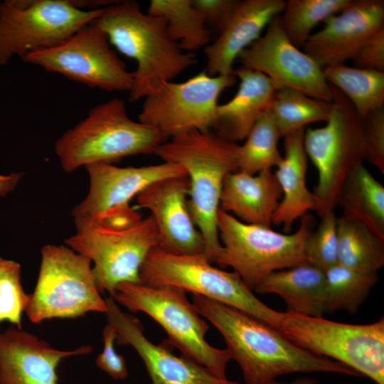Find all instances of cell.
<instances>
[{
	"instance_id": "4fadbf2b",
	"label": "cell",
	"mask_w": 384,
	"mask_h": 384,
	"mask_svg": "<svg viewBox=\"0 0 384 384\" xmlns=\"http://www.w3.org/2000/svg\"><path fill=\"white\" fill-rule=\"evenodd\" d=\"M235 81L234 74L210 76L204 70L183 82H166L145 97L139 122L166 139L193 130L209 132L219 96Z\"/></svg>"
},
{
	"instance_id": "ab89813d",
	"label": "cell",
	"mask_w": 384,
	"mask_h": 384,
	"mask_svg": "<svg viewBox=\"0 0 384 384\" xmlns=\"http://www.w3.org/2000/svg\"><path fill=\"white\" fill-rule=\"evenodd\" d=\"M22 175L20 173H12L9 175L0 174V196H4L12 191Z\"/></svg>"
},
{
	"instance_id": "d4e9b609",
	"label": "cell",
	"mask_w": 384,
	"mask_h": 384,
	"mask_svg": "<svg viewBox=\"0 0 384 384\" xmlns=\"http://www.w3.org/2000/svg\"><path fill=\"white\" fill-rule=\"evenodd\" d=\"M255 292L278 295L288 312L316 317L325 314V273L309 263L272 272Z\"/></svg>"
},
{
	"instance_id": "ba28073f",
	"label": "cell",
	"mask_w": 384,
	"mask_h": 384,
	"mask_svg": "<svg viewBox=\"0 0 384 384\" xmlns=\"http://www.w3.org/2000/svg\"><path fill=\"white\" fill-rule=\"evenodd\" d=\"M186 292L171 287H150L142 284H119L112 297L132 312H143L165 330L169 342L182 356L205 367L215 376L227 378L230 359L226 348L210 345L205 336L209 329Z\"/></svg>"
},
{
	"instance_id": "f546056e",
	"label": "cell",
	"mask_w": 384,
	"mask_h": 384,
	"mask_svg": "<svg viewBox=\"0 0 384 384\" xmlns=\"http://www.w3.org/2000/svg\"><path fill=\"white\" fill-rule=\"evenodd\" d=\"M338 263L368 272L384 265V242L366 228L343 217L337 218Z\"/></svg>"
},
{
	"instance_id": "7402d4cb",
	"label": "cell",
	"mask_w": 384,
	"mask_h": 384,
	"mask_svg": "<svg viewBox=\"0 0 384 384\" xmlns=\"http://www.w3.org/2000/svg\"><path fill=\"white\" fill-rule=\"evenodd\" d=\"M233 74L240 80L228 102L218 105L213 128L232 142L245 140L260 117L270 109L277 89L263 73L240 66Z\"/></svg>"
},
{
	"instance_id": "e0dca14e",
	"label": "cell",
	"mask_w": 384,
	"mask_h": 384,
	"mask_svg": "<svg viewBox=\"0 0 384 384\" xmlns=\"http://www.w3.org/2000/svg\"><path fill=\"white\" fill-rule=\"evenodd\" d=\"M324 24L303 46L322 70L352 60L366 41L384 28V1L353 0Z\"/></svg>"
},
{
	"instance_id": "ac0fdd59",
	"label": "cell",
	"mask_w": 384,
	"mask_h": 384,
	"mask_svg": "<svg viewBox=\"0 0 384 384\" xmlns=\"http://www.w3.org/2000/svg\"><path fill=\"white\" fill-rule=\"evenodd\" d=\"M187 176L157 181L137 196V206L151 212L160 248L177 255L204 254L203 238L188 208Z\"/></svg>"
},
{
	"instance_id": "8fae6325",
	"label": "cell",
	"mask_w": 384,
	"mask_h": 384,
	"mask_svg": "<svg viewBox=\"0 0 384 384\" xmlns=\"http://www.w3.org/2000/svg\"><path fill=\"white\" fill-rule=\"evenodd\" d=\"M91 265L87 257L70 247L43 246L37 282L25 309L28 319L39 324L88 312L106 313V302L97 287Z\"/></svg>"
},
{
	"instance_id": "5b68a950",
	"label": "cell",
	"mask_w": 384,
	"mask_h": 384,
	"mask_svg": "<svg viewBox=\"0 0 384 384\" xmlns=\"http://www.w3.org/2000/svg\"><path fill=\"white\" fill-rule=\"evenodd\" d=\"M313 218L307 213L300 218L292 233H280L272 228L245 223L219 210L218 230L221 245L215 262L230 267L243 282L255 291L270 274L309 263L306 242Z\"/></svg>"
},
{
	"instance_id": "6da1fadb",
	"label": "cell",
	"mask_w": 384,
	"mask_h": 384,
	"mask_svg": "<svg viewBox=\"0 0 384 384\" xmlns=\"http://www.w3.org/2000/svg\"><path fill=\"white\" fill-rule=\"evenodd\" d=\"M198 314L221 334L246 384H270L293 373L361 375L348 366L296 346L277 329L233 307L192 294Z\"/></svg>"
},
{
	"instance_id": "f35d334b",
	"label": "cell",
	"mask_w": 384,
	"mask_h": 384,
	"mask_svg": "<svg viewBox=\"0 0 384 384\" xmlns=\"http://www.w3.org/2000/svg\"><path fill=\"white\" fill-rule=\"evenodd\" d=\"M238 0H192L195 9L206 24L221 29L233 13Z\"/></svg>"
},
{
	"instance_id": "ffe728a7",
	"label": "cell",
	"mask_w": 384,
	"mask_h": 384,
	"mask_svg": "<svg viewBox=\"0 0 384 384\" xmlns=\"http://www.w3.org/2000/svg\"><path fill=\"white\" fill-rule=\"evenodd\" d=\"M92 350L90 346L57 349L22 329L9 327L0 332V384H58L60 362Z\"/></svg>"
},
{
	"instance_id": "44dd1931",
	"label": "cell",
	"mask_w": 384,
	"mask_h": 384,
	"mask_svg": "<svg viewBox=\"0 0 384 384\" xmlns=\"http://www.w3.org/2000/svg\"><path fill=\"white\" fill-rule=\"evenodd\" d=\"M283 0L238 1L216 40L204 48L206 72L210 76L233 74L240 53L257 40L283 11Z\"/></svg>"
},
{
	"instance_id": "e575fe53",
	"label": "cell",
	"mask_w": 384,
	"mask_h": 384,
	"mask_svg": "<svg viewBox=\"0 0 384 384\" xmlns=\"http://www.w3.org/2000/svg\"><path fill=\"white\" fill-rule=\"evenodd\" d=\"M321 221L306 242L308 262L325 271L338 263L337 217L331 211Z\"/></svg>"
},
{
	"instance_id": "836d02e7",
	"label": "cell",
	"mask_w": 384,
	"mask_h": 384,
	"mask_svg": "<svg viewBox=\"0 0 384 384\" xmlns=\"http://www.w3.org/2000/svg\"><path fill=\"white\" fill-rule=\"evenodd\" d=\"M28 299L21 284L20 264L0 257V323L7 321L22 329Z\"/></svg>"
},
{
	"instance_id": "8992f818",
	"label": "cell",
	"mask_w": 384,
	"mask_h": 384,
	"mask_svg": "<svg viewBox=\"0 0 384 384\" xmlns=\"http://www.w3.org/2000/svg\"><path fill=\"white\" fill-rule=\"evenodd\" d=\"M139 279L144 285L171 287L203 296L243 311L275 329L283 315L260 300L237 273L213 267L204 254L177 255L157 246L142 264Z\"/></svg>"
},
{
	"instance_id": "83f0119b",
	"label": "cell",
	"mask_w": 384,
	"mask_h": 384,
	"mask_svg": "<svg viewBox=\"0 0 384 384\" xmlns=\"http://www.w3.org/2000/svg\"><path fill=\"white\" fill-rule=\"evenodd\" d=\"M147 13L166 20L170 37L182 50H196L210 43L206 23L192 0H151Z\"/></svg>"
},
{
	"instance_id": "9a60e30c",
	"label": "cell",
	"mask_w": 384,
	"mask_h": 384,
	"mask_svg": "<svg viewBox=\"0 0 384 384\" xmlns=\"http://www.w3.org/2000/svg\"><path fill=\"white\" fill-rule=\"evenodd\" d=\"M279 16L270 22L263 35L240 53L241 66L263 73L277 90L292 88L332 102V88L323 70L289 40Z\"/></svg>"
},
{
	"instance_id": "4316f807",
	"label": "cell",
	"mask_w": 384,
	"mask_h": 384,
	"mask_svg": "<svg viewBox=\"0 0 384 384\" xmlns=\"http://www.w3.org/2000/svg\"><path fill=\"white\" fill-rule=\"evenodd\" d=\"M323 72L327 82L348 98L362 119L384 108V71L340 65Z\"/></svg>"
},
{
	"instance_id": "2e32d148",
	"label": "cell",
	"mask_w": 384,
	"mask_h": 384,
	"mask_svg": "<svg viewBox=\"0 0 384 384\" xmlns=\"http://www.w3.org/2000/svg\"><path fill=\"white\" fill-rule=\"evenodd\" d=\"M90 178L87 195L72 212L75 220H100L130 208L129 201L150 184L187 176L181 166L168 162L118 167L98 162L85 166Z\"/></svg>"
},
{
	"instance_id": "9c48e42d",
	"label": "cell",
	"mask_w": 384,
	"mask_h": 384,
	"mask_svg": "<svg viewBox=\"0 0 384 384\" xmlns=\"http://www.w3.org/2000/svg\"><path fill=\"white\" fill-rule=\"evenodd\" d=\"M331 86L329 118L324 126L305 130L304 136L305 152L318 173L313 193L320 217L334 211L345 181L366 157L363 119L348 98Z\"/></svg>"
},
{
	"instance_id": "7c38bea8",
	"label": "cell",
	"mask_w": 384,
	"mask_h": 384,
	"mask_svg": "<svg viewBox=\"0 0 384 384\" xmlns=\"http://www.w3.org/2000/svg\"><path fill=\"white\" fill-rule=\"evenodd\" d=\"M75 223L76 233L65 244L94 263L92 273L100 293L112 296L121 283L140 284V268L159 246L158 230L151 215L124 228L80 220Z\"/></svg>"
},
{
	"instance_id": "30bf717a",
	"label": "cell",
	"mask_w": 384,
	"mask_h": 384,
	"mask_svg": "<svg viewBox=\"0 0 384 384\" xmlns=\"http://www.w3.org/2000/svg\"><path fill=\"white\" fill-rule=\"evenodd\" d=\"M296 346L384 384V319L350 324L283 312L277 329Z\"/></svg>"
},
{
	"instance_id": "603a6c76",
	"label": "cell",
	"mask_w": 384,
	"mask_h": 384,
	"mask_svg": "<svg viewBox=\"0 0 384 384\" xmlns=\"http://www.w3.org/2000/svg\"><path fill=\"white\" fill-rule=\"evenodd\" d=\"M281 198L280 186L271 170L256 174L237 171L224 179L220 209L245 223L272 228Z\"/></svg>"
},
{
	"instance_id": "cb8c5ba5",
	"label": "cell",
	"mask_w": 384,
	"mask_h": 384,
	"mask_svg": "<svg viewBox=\"0 0 384 384\" xmlns=\"http://www.w3.org/2000/svg\"><path fill=\"white\" fill-rule=\"evenodd\" d=\"M304 131L301 129L284 137V155L274 173L282 198L274 213L272 225H281L287 233L291 231L297 220L316 208L314 195L306 185Z\"/></svg>"
},
{
	"instance_id": "4dcf8cb0",
	"label": "cell",
	"mask_w": 384,
	"mask_h": 384,
	"mask_svg": "<svg viewBox=\"0 0 384 384\" xmlns=\"http://www.w3.org/2000/svg\"><path fill=\"white\" fill-rule=\"evenodd\" d=\"M325 313H356L378 280V272L353 270L338 263L324 271Z\"/></svg>"
},
{
	"instance_id": "60d3db41",
	"label": "cell",
	"mask_w": 384,
	"mask_h": 384,
	"mask_svg": "<svg viewBox=\"0 0 384 384\" xmlns=\"http://www.w3.org/2000/svg\"><path fill=\"white\" fill-rule=\"evenodd\" d=\"M318 382V380L309 378V377H302L299 378L292 382L289 383H283V382H279L275 380H273L270 384H316Z\"/></svg>"
},
{
	"instance_id": "d6a6232c",
	"label": "cell",
	"mask_w": 384,
	"mask_h": 384,
	"mask_svg": "<svg viewBox=\"0 0 384 384\" xmlns=\"http://www.w3.org/2000/svg\"><path fill=\"white\" fill-rule=\"evenodd\" d=\"M352 0H288L279 16L281 26L289 40L303 47L313 28L348 6Z\"/></svg>"
},
{
	"instance_id": "5bb4252c",
	"label": "cell",
	"mask_w": 384,
	"mask_h": 384,
	"mask_svg": "<svg viewBox=\"0 0 384 384\" xmlns=\"http://www.w3.org/2000/svg\"><path fill=\"white\" fill-rule=\"evenodd\" d=\"M23 60L106 91L129 92L133 85V72L127 70L106 34L94 22L60 44L28 53Z\"/></svg>"
},
{
	"instance_id": "7a4b0ae2",
	"label": "cell",
	"mask_w": 384,
	"mask_h": 384,
	"mask_svg": "<svg viewBox=\"0 0 384 384\" xmlns=\"http://www.w3.org/2000/svg\"><path fill=\"white\" fill-rule=\"evenodd\" d=\"M93 22L110 45L137 63L131 101L145 98L198 63L195 55L184 53L171 39L164 18L143 12L136 1H115Z\"/></svg>"
},
{
	"instance_id": "1f68e13d",
	"label": "cell",
	"mask_w": 384,
	"mask_h": 384,
	"mask_svg": "<svg viewBox=\"0 0 384 384\" xmlns=\"http://www.w3.org/2000/svg\"><path fill=\"white\" fill-rule=\"evenodd\" d=\"M280 138L270 110L263 113L252 127L238 153V171L256 174L271 170L283 156L278 149Z\"/></svg>"
},
{
	"instance_id": "484cf974",
	"label": "cell",
	"mask_w": 384,
	"mask_h": 384,
	"mask_svg": "<svg viewBox=\"0 0 384 384\" xmlns=\"http://www.w3.org/2000/svg\"><path fill=\"white\" fill-rule=\"evenodd\" d=\"M337 206L342 217L358 223L384 242V187L363 164L345 181Z\"/></svg>"
},
{
	"instance_id": "d590c367",
	"label": "cell",
	"mask_w": 384,
	"mask_h": 384,
	"mask_svg": "<svg viewBox=\"0 0 384 384\" xmlns=\"http://www.w3.org/2000/svg\"><path fill=\"white\" fill-rule=\"evenodd\" d=\"M363 122L365 160L384 174V108L370 112Z\"/></svg>"
},
{
	"instance_id": "f1b7e54d",
	"label": "cell",
	"mask_w": 384,
	"mask_h": 384,
	"mask_svg": "<svg viewBox=\"0 0 384 384\" xmlns=\"http://www.w3.org/2000/svg\"><path fill=\"white\" fill-rule=\"evenodd\" d=\"M333 108L332 102L316 99L292 88L277 90L270 109L279 135H287L305 126L326 122Z\"/></svg>"
},
{
	"instance_id": "52a82bcc",
	"label": "cell",
	"mask_w": 384,
	"mask_h": 384,
	"mask_svg": "<svg viewBox=\"0 0 384 384\" xmlns=\"http://www.w3.org/2000/svg\"><path fill=\"white\" fill-rule=\"evenodd\" d=\"M107 1L11 0L0 3V64L55 46L99 18Z\"/></svg>"
},
{
	"instance_id": "d6986e66",
	"label": "cell",
	"mask_w": 384,
	"mask_h": 384,
	"mask_svg": "<svg viewBox=\"0 0 384 384\" xmlns=\"http://www.w3.org/2000/svg\"><path fill=\"white\" fill-rule=\"evenodd\" d=\"M107 322L116 330L119 344L131 345L140 356L151 384H240L220 378L183 356H176L164 345L151 342L135 316L123 312L112 297L105 299Z\"/></svg>"
},
{
	"instance_id": "8d00e7d4",
	"label": "cell",
	"mask_w": 384,
	"mask_h": 384,
	"mask_svg": "<svg viewBox=\"0 0 384 384\" xmlns=\"http://www.w3.org/2000/svg\"><path fill=\"white\" fill-rule=\"evenodd\" d=\"M117 337L115 329L107 322L102 330L103 350L96 358V365L112 378L124 380L127 376V369L124 358L114 349Z\"/></svg>"
},
{
	"instance_id": "74e56055",
	"label": "cell",
	"mask_w": 384,
	"mask_h": 384,
	"mask_svg": "<svg viewBox=\"0 0 384 384\" xmlns=\"http://www.w3.org/2000/svg\"><path fill=\"white\" fill-rule=\"evenodd\" d=\"M352 60L356 68L384 71V28L366 41Z\"/></svg>"
},
{
	"instance_id": "3957f363",
	"label": "cell",
	"mask_w": 384,
	"mask_h": 384,
	"mask_svg": "<svg viewBox=\"0 0 384 384\" xmlns=\"http://www.w3.org/2000/svg\"><path fill=\"white\" fill-rule=\"evenodd\" d=\"M239 145L209 132L190 131L161 144L155 154L183 167L189 180L188 208L213 263L220 250L218 213L223 181L238 171Z\"/></svg>"
},
{
	"instance_id": "277c9868",
	"label": "cell",
	"mask_w": 384,
	"mask_h": 384,
	"mask_svg": "<svg viewBox=\"0 0 384 384\" xmlns=\"http://www.w3.org/2000/svg\"><path fill=\"white\" fill-rule=\"evenodd\" d=\"M166 141L156 129L130 119L125 102L114 98L91 109L55 142V149L63 170L72 172L94 163L155 154Z\"/></svg>"
}]
</instances>
